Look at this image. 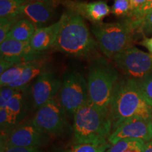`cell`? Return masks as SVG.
Returning <instances> with one entry per match:
<instances>
[{"label": "cell", "mask_w": 152, "mask_h": 152, "mask_svg": "<svg viewBox=\"0 0 152 152\" xmlns=\"http://www.w3.org/2000/svg\"><path fill=\"white\" fill-rule=\"evenodd\" d=\"M109 115L113 130L130 118L151 120L152 106L142 94L135 79L125 77L118 80L112 95Z\"/></svg>", "instance_id": "6da1fadb"}, {"label": "cell", "mask_w": 152, "mask_h": 152, "mask_svg": "<svg viewBox=\"0 0 152 152\" xmlns=\"http://www.w3.org/2000/svg\"><path fill=\"white\" fill-rule=\"evenodd\" d=\"M60 20L61 26L53 49L70 56H88L98 45L83 17L74 11L66 10Z\"/></svg>", "instance_id": "7a4b0ae2"}, {"label": "cell", "mask_w": 152, "mask_h": 152, "mask_svg": "<svg viewBox=\"0 0 152 152\" xmlns=\"http://www.w3.org/2000/svg\"><path fill=\"white\" fill-rule=\"evenodd\" d=\"M113 128L109 112L101 111L89 101L73 115L76 144H107Z\"/></svg>", "instance_id": "3957f363"}, {"label": "cell", "mask_w": 152, "mask_h": 152, "mask_svg": "<svg viewBox=\"0 0 152 152\" xmlns=\"http://www.w3.org/2000/svg\"><path fill=\"white\" fill-rule=\"evenodd\" d=\"M118 80L115 68L104 58L92 61L87 77L91 103L101 111L109 112L112 95Z\"/></svg>", "instance_id": "277c9868"}, {"label": "cell", "mask_w": 152, "mask_h": 152, "mask_svg": "<svg viewBox=\"0 0 152 152\" xmlns=\"http://www.w3.org/2000/svg\"><path fill=\"white\" fill-rule=\"evenodd\" d=\"M92 31L100 50L109 58L132 47L135 32L126 19L115 23H93Z\"/></svg>", "instance_id": "5b68a950"}, {"label": "cell", "mask_w": 152, "mask_h": 152, "mask_svg": "<svg viewBox=\"0 0 152 152\" xmlns=\"http://www.w3.org/2000/svg\"><path fill=\"white\" fill-rule=\"evenodd\" d=\"M90 101L87 81L78 72H71L64 77L58 94V102L68 115H74Z\"/></svg>", "instance_id": "8992f818"}, {"label": "cell", "mask_w": 152, "mask_h": 152, "mask_svg": "<svg viewBox=\"0 0 152 152\" xmlns=\"http://www.w3.org/2000/svg\"><path fill=\"white\" fill-rule=\"evenodd\" d=\"M112 59L120 69L132 78L138 80L152 73V55L130 47Z\"/></svg>", "instance_id": "52a82bcc"}, {"label": "cell", "mask_w": 152, "mask_h": 152, "mask_svg": "<svg viewBox=\"0 0 152 152\" xmlns=\"http://www.w3.org/2000/svg\"><path fill=\"white\" fill-rule=\"evenodd\" d=\"M31 121L42 132L59 134L66 128V112L54 99L38 109Z\"/></svg>", "instance_id": "ba28073f"}, {"label": "cell", "mask_w": 152, "mask_h": 152, "mask_svg": "<svg viewBox=\"0 0 152 152\" xmlns=\"http://www.w3.org/2000/svg\"><path fill=\"white\" fill-rule=\"evenodd\" d=\"M46 133L38 129L32 121L21 124L1 135V144L7 147H39L47 142Z\"/></svg>", "instance_id": "9c48e42d"}, {"label": "cell", "mask_w": 152, "mask_h": 152, "mask_svg": "<svg viewBox=\"0 0 152 152\" xmlns=\"http://www.w3.org/2000/svg\"><path fill=\"white\" fill-rule=\"evenodd\" d=\"M62 82L52 72L45 71L30 85V94L34 108L39 109L59 94Z\"/></svg>", "instance_id": "30bf717a"}, {"label": "cell", "mask_w": 152, "mask_h": 152, "mask_svg": "<svg viewBox=\"0 0 152 152\" xmlns=\"http://www.w3.org/2000/svg\"><path fill=\"white\" fill-rule=\"evenodd\" d=\"M124 139H138L146 142L152 140L151 120L142 118H130L119 124L112 131L109 138L113 145Z\"/></svg>", "instance_id": "8fae6325"}, {"label": "cell", "mask_w": 152, "mask_h": 152, "mask_svg": "<svg viewBox=\"0 0 152 152\" xmlns=\"http://www.w3.org/2000/svg\"><path fill=\"white\" fill-rule=\"evenodd\" d=\"M61 4L66 10L74 11L83 18L92 23L102 22V20L111 13V8L103 0L91 1H80L75 0H61Z\"/></svg>", "instance_id": "7c38bea8"}, {"label": "cell", "mask_w": 152, "mask_h": 152, "mask_svg": "<svg viewBox=\"0 0 152 152\" xmlns=\"http://www.w3.org/2000/svg\"><path fill=\"white\" fill-rule=\"evenodd\" d=\"M1 58L18 62L31 61L42 57V54L35 52L30 42H20L7 38L0 44Z\"/></svg>", "instance_id": "4fadbf2b"}, {"label": "cell", "mask_w": 152, "mask_h": 152, "mask_svg": "<svg viewBox=\"0 0 152 152\" xmlns=\"http://www.w3.org/2000/svg\"><path fill=\"white\" fill-rule=\"evenodd\" d=\"M55 8L42 1H28L20 9V16L30 20L37 28L45 27L54 16Z\"/></svg>", "instance_id": "5bb4252c"}, {"label": "cell", "mask_w": 152, "mask_h": 152, "mask_svg": "<svg viewBox=\"0 0 152 152\" xmlns=\"http://www.w3.org/2000/svg\"><path fill=\"white\" fill-rule=\"evenodd\" d=\"M61 26V21H58L50 26L37 28L30 41L32 49L39 54H43L48 49L53 48Z\"/></svg>", "instance_id": "9a60e30c"}, {"label": "cell", "mask_w": 152, "mask_h": 152, "mask_svg": "<svg viewBox=\"0 0 152 152\" xmlns=\"http://www.w3.org/2000/svg\"><path fill=\"white\" fill-rule=\"evenodd\" d=\"M46 66L47 60L43 57L32 61L20 78L7 87L17 90H26L31 82L33 83L38 76L46 71Z\"/></svg>", "instance_id": "2e32d148"}, {"label": "cell", "mask_w": 152, "mask_h": 152, "mask_svg": "<svg viewBox=\"0 0 152 152\" xmlns=\"http://www.w3.org/2000/svg\"><path fill=\"white\" fill-rule=\"evenodd\" d=\"M37 28L30 20L20 18L15 23L7 38L20 42H30Z\"/></svg>", "instance_id": "e0dca14e"}, {"label": "cell", "mask_w": 152, "mask_h": 152, "mask_svg": "<svg viewBox=\"0 0 152 152\" xmlns=\"http://www.w3.org/2000/svg\"><path fill=\"white\" fill-rule=\"evenodd\" d=\"M25 90H18V92L11 98L7 106V110L18 122L23 118L26 112V104Z\"/></svg>", "instance_id": "ac0fdd59"}, {"label": "cell", "mask_w": 152, "mask_h": 152, "mask_svg": "<svg viewBox=\"0 0 152 152\" xmlns=\"http://www.w3.org/2000/svg\"><path fill=\"white\" fill-rule=\"evenodd\" d=\"M30 61L19 63L9 68L0 76V85L1 87H7L20 78L25 70L29 65Z\"/></svg>", "instance_id": "d6986e66"}, {"label": "cell", "mask_w": 152, "mask_h": 152, "mask_svg": "<svg viewBox=\"0 0 152 152\" xmlns=\"http://www.w3.org/2000/svg\"><path fill=\"white\" fill-rule=\"evenodd\" d=\"M28 0H0V17L20 16V9Z\"/></svg>", "instance_id": "ffe728a7"}, {"label": "cell", "mask_w": 152, "mask_h": 152, "mask_svg": "<svg viewBox=\"0 0 152 152\" xmlns=\"http://www.w3.org/2000/svg\"><path fill=\"white\" fill-rule=\"evenodd\" d=\"M128 21L131 24V26L134 29L136 34H142L143 36L152 35V11L148 13L145 16L138 21L130 22L129 20Z\"/></svg>", "instance_id": "44dd1931"}, {"label": "cell", "mask_w": 152, "mask_h": 152, "mask_svg": "<svg viewBox=\"0 0 152 152\" xmlns=\"http://www.w3.org/2000/svg\"><path fill=\"white\" fill-rule=\"evenodd\" d=\"M111 146L108 143L101 145L93 144H75V145L61 152H106Z\"/></svg>", "instance_id": "7402d4cb"}, {"label": "cell", "mask_w": 152, "mask_h": 152, "mask_svg": "<svg viewBox=\"0 0 152 152\" xmlns=\"http://www.w3.org/2000/svg\"><path fill=\"white\" fill-rule=\"evenodd\" d=\"M131 11L130 0H114L111 13L117 17H127Z\"/></svg>", "instance_id": "603a6c76"}, {"label": "cell", "mask_w": 152, "mask_h": 152, "mask_svg": "<svg viewBox=\"0 0 152 152\" xmlns=\"http://www.w3.org/2000/svg\"><path fill=\"white\" fill-rule=\"evenodd\" d=\"M151 11H152V0H147L140 7L130 12V14L125 18L130 22L138 21Z\"/></svg>", "instance_id": "cb8c5ba5"}, {"label": "cell", "mask_w": 152, "mask_h": 152, "mask_svg": "<svg viewBox=\"0 0 152 152\" xmlns=\"http://www.w3.org/2000/svg\"><path fill=\"white\" fill-rule=\"evenodd\" d=\"M136 80L142 94L152 106V73L144 77L143 78Z\"/></svg>", "instance_id": "d4e9b609"}, {"label": "cell", "mask_w": 152, "mask_h": 152, "mask_svg": "<svg viewBox=\"0 0 152 152\" xmlns=\"http://www.w3.org/2000/svg\"><path fill=\"white\" fill-rule=\"evenodd\" d=\"M20 18V16L5 17L0 18V44L6 40L8 37L10 30L17 20Z\"/></svg>", "instance_id": "484cf974"}, {"label": "cell", "mask_w": 152, "mask_h": 152, "mask_svg": "<svg viewBox=\"0 0 152 152\" xmlns=\"http://www.w3.org/2000/svg\"><path fill=\"white\" fill-rule=\"evenodd\" d=\"M17 123L18 121L11 115L7 108L0 109V124L1 130H4L5 128L14 126Z\"/></svg>", "instance_id": "4316f807"}, {"label": "cell", "mask_w": 152, "mask_h": 152, "mask_svg": "<svg viewBox=\"0 0 152 152\" xmlns=\"http://www.w3.org/2000/svg\"><path fill=\"white\" fill-rule=\"evenodd\" d=\"M18 90L10 87H1L0 91V109L7 108V104Z\"/></svg>", "instance_id": "83f0119b"}, {"label": "cell", "mask_w": 152, "mask_h": 152, "mask_svg": "<svg viewBox=\"0 0 152 152\" xmlns=\"http://www.w3.org/2000/svg\"><path fill=\"white\" fill-rule=\"evenodd\" d=\"M1 152H42L38 147L23 148L7 147L4 144H1Z\"/></svg>", "instance_id": "f1b7e54d"}, {"label": "cell", "mask_w": 152, "mask_h": 152, "mask_svg": "<svg viewBox=\"0 0 152 152\" xmlns=\"http://www.w3.org/2000/svg\"><path fill=\"white\" fill-rule=\"evenodd\" d=\"M146 142L137 139L135 142L130 146L124 152H144Z\"/></svg>", "instance_id": "f546056e"}, {"label": "cell", "mask_w": 152, "mask_h": 152, "mask_svg": "<svg viewBox=\"0 0 152 152\" xmlns=\"http://www.w3.org/2000/svg\"><path fill=\"white\" fill-rule=\"evenodd\" d=\"M19 63L21 62H18L17 61L14 60L8 59V58H1V60H0V74H2L4 72L8 70L9 68L16 65V64H19Z\"/></svg>", "instance_id": "4dcf8cb0"}, {"label": "cell", "mask_w": 152, "mask_h": 152, "mask_svg": "<svg viewBox=\"0 0 152 152\" xmlns=\"http://www.w3.org/2000/svg\"><path fill=\"white\" fill-rule=\"evenodd\" d=\"M140 45L147 48L150 54L152 55V37L144 38L141 42H140Z\"/></svg>", "instance_id": "1f68e13d"}, {"label": "cell", "mask_w": 152, "mask_h": 152, "mask_svg": "<svg viewBox=\"0 0 152 152\" xmlns=\"http://www.w3.org/2000/svg\"><path fill=\"white\" fill-rule=\"evenodd\" d=\"M147 0H130V7H131V11L130 12H132V11L135 10L136 9H137L138 7H140V6L143 4Z\"/></svg>", "instance_id": "d6a6232c"}, {"label": "cell", "mask_w": 152, "mask_h": 152, "mask_svg": "<svg viewBox=\"0 0 152 152\" xmlns=\"http://www.w3.org/2000/svg\"><path fill=\"white\" fill-rule=\"evenodd\" d=\"M28 1H42L56 7L57 6L61 4V0H28Z\"/></svg>", "instance_id": "836d02e7"}, {"label": "cell", "mask_w": 152, "mask_h": 152, "mask_svg": "<svg viewBox=\"0 0 152 152\" xmlns=\"http://www.w3.org/2000/svg\"><path fill=\"white\" fill-rule=\"evenodd\" d=\"M144 152H152V140L151 141L146 142Z\"/></svg>", "instance_id": "e575fe53"}, {"label": "cell", "mask_w": 152, "mask_h": 152, "mask_svg": "<svg viewBox=\"0 0 152 152\" xmlns=\"http://www.w3.org/2000/svg\"><path fill=\"white\" fill-rule=\"evenodd\" d=\"M151 122H152V118H151Z\"/></svg>", "instance_id": "d590c367"}]
</instances>
